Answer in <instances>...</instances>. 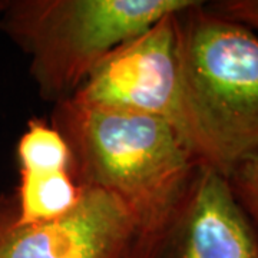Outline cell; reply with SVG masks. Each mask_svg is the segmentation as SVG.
<instances>
[{
	"instance_id": "6da1fadb",
	"label": "cell",
	"mask_w": 258,
	"mask_h": 258,
	"mask_svg": "<svg viewBox=\"0 0 258 258\" xmlns=\"http://www.w3.org/2000/svg\"><path fill=\"white\" fill-rule=\"evenodd\" d=\"M175 22L182 137L228 176L258 152V33L197 0Z\"/></svg>"
},
{
	"instance_id": "7a4b0ae2",
	"label": "cell",
	"mask_w": 258,
	"mask_h": 258,
	"mask_svg": "<svg viewBox=\"0 0 258 258\" xmlns=\"http://www.w3.org/2000/svg\"><path fill=\"white\" fill-rule=\"evenodd\" d=\"M50 123L69 145L76 182L118 198L139 231L165 215L200 165L175 128L157 116L69 98L56 103Z\"/></svg>"
},
{
	"instance_id": "3957f363",
	"label": "cell",
	"mask_w": 258,
	"mask_h": 258,
	"mask_svg": "<svg viewBox=\"0 0 258 258\" xmlns=\"http://www.w3.org/2000/svg\"><path fill=\"white\" fill-rule=\"evenodd\" d=\"M194 0H12L0 28L29 57L40 96L59 103L116 47Z\"/></svg>"
},
{
	"instance_id": "277c9868",
	"label": "cell",
	"mask_w": 258,
	"mask_h": 258,
	"mask_svg": "<svg viewBox=\"0 0 258 258\" xmlns=\"http://www.w3.org/2000/svg\"><path fill=\"white\" fill-rule=\"evenodd\" d=\"M129 258H258V230L228 178L200 164L165 215L139 231Z\"/></svg>"
},
{
	"instance_id": "5b68a950",
	"label": "cell",
	"mask_w": 258,
	"mask_h": 258,
	"mask_svg": "<svg viewBox=\"0 0 258 258\" xmlns=\"http://www.w3.org/2000/svg\"><path fill=\"white\" fill-rule=\"evenodd\" d=\"M176 13L161 18L111 52L72 99L99 108L157 116L171 123L184 139Z\"/></svg>"
},
{
	"instance_id": "8992f818",
	"label": "cell",
	"mask_w": 258,
	"mask_h": 258,
	"mask_svg": "<svg viewBox=\"0 0 258 258\" xmlns=\"http://www.w3.org/2000/svg\"><path fill=\"white\" fill-rule=\"evenodd\" d=\"M137 220L118 198L85 188L81 203L59 220L20 224L13 194H0V258H129Z\"/></svg>"
},
{
	"instance_id": "52a82bcc",
	"label": "cell",
	"mask_w": 258,
	"mask_h": 258,
	"mask_svg": "<svg viewBox=\"0 0 258 258\" xmlns=\"http://www.w3.org/2000/svg\"><path fill=\"white\" fill-rule=\"evenodd\" d=\"M13 192L15 215L20 224H39L59 220L81 203L83 186L71 171H20Z\"/></svg>"
},
{
	"instance_id": "ba28073f",
	"label": "cell",
	"mask_w": 258,
	"mask_h": 258,
	"mask_svg": "<svg viewBox=\"0 0 258 258\" xmlns=\"http://www.w3.org/2000/svg\"><path fill=\"white\" fill-rule=\"evenodd\" d=\"M19 172L36 171H71L72 155L63 135L40 118L28 122L16 145Z\"/></svg>"
},
{
	"instance_id": "9c48e42d",
	"label": "cell",
	"mask_w": 258,
	"mask_h": 258,
	"mask_svg": "<svg viewBox=\"0 0 258 258\" xmlns=\"http://www.w3.org/2000/svg\"><path fill=\"white\" fill-rule=\"evenodd\" d=\"M227 178L237 201L258 230V152L238 164Z\"/></svg>"
},
{
	"instance_id": "30bf717a",
	"label": "cell",
	"mask_w": 258,
	"mask_h": 258,
	"mask_svg": "<svg viewBox=\"0 0 258 258\" xmlns=\"http://www.w3.org/2000/svg\"><path fill=\"white\" fill-rule=\"evenodd\" d=\"M224 18L238 22L258 33V0H222L208 6Z\"/></svg>"
},
{
	"instance_id": "8fae6325",
	"label": "cell",
	"mask_w": 258,
	"mask_h": 258,
	"mask_svg": "<svg viewBox=\"0 0 258 258\" xmlns=\"http://www.w3.org/2000/svg\"><path fill=\"white\" fill-rule=\"evenodd\" d=\"M5 6H6V2H5V0H3V2L0 0V16H2V12L5 9Z\"/></svg>"
}]
</instances>
